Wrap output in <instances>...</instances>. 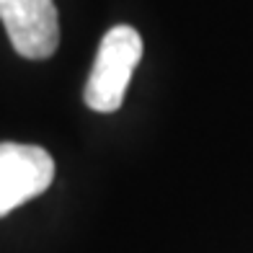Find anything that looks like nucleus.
I'll use <instances>...</instances> for the list:
<instances>
[{
	"label": "nucleus",
	"instance_id": "1",
	"mask_svg": "<svg viewBox=\"0 0 253 253\" xmlns=\"http://www.w3.org/2000/svg\"><path fill=\"white\" fill-rule=\"evenodd\" d=\"M142 57V37L132 26H114L101 39L93 70L83 90L85 106L98 114H111L122 106L129 78Z\"/></svg>",
	"mask_w": 253,
	"mask_h": 253
},
{
	"label": "nucleus",
	"instance_id": "2",
	"mask_svg": "<svg viewBox=\"0 0 253 253\" xmlns=\"http://www.w3.org/2000/svg\"><path fill=\"white\" fill-rule=\"evenodd\" d=\"M54 181V160L39 145L0 142V217L37 199Z\"/></svg>",
	"mask_w": 253,
	"mask_h": 253
},
{
	"label": "nucleus",
	"instance_id": "3",
	"mask_svg": "<svg viewBox=\"0 0 253 253\" xmlns=\"http://www.w3.org/2000/svg\"><path fill=\"white\" fill-rule=\"evenodd\" d=\"M0 21L13 49L26 60H47L60 47L54 0H0Z\"/></svg>",
	"mask_w": 253,
	"mask_h": 253
}]
</instances>
